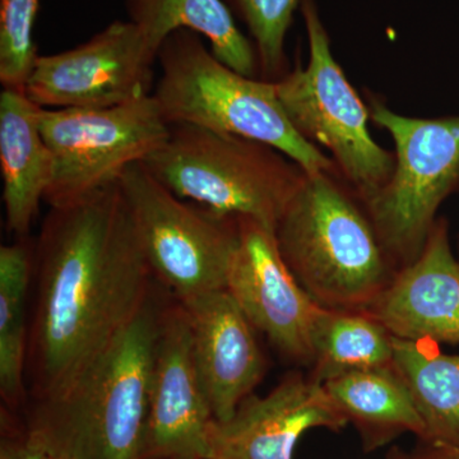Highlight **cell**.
<instances>
[{"label": "cell", "mask_w": 459, "mask_h": 459, "mask_svg": "<svg viewBox=\"0 0 459 459\" xmlns=\"http://www.w3.org/2000/svg\"><path fill=\"white\" fill-rule=\"evenodd\" d=\"M168 304L155 286L134 319L65 394L32 402L23 424L33 448L65 459L142 458Z\"/></svg>", "instance_id": "obj_2"}, {"label": "cell", "mask_w": 459, "mask_h": 459, "mask_svg": "<svg viewBox=\"0 0 459 459\" xmlns=\"http://www.w3.org/2000/svg\"><path fill=\"white\" fill-rule=\"evenodd\" d=\"M143 165L181 199L276 229L305 171L276 148L238 135L172 124Z\"/></svg>", "instance_id": "obj_5"}, {"label": "cell", "mask_w": 459, "mask_h": 459, "mask_svg": "<svg viewBox=\"0 0 459 459\" xmlns=\"http://www.w3.org/2000/svg\"><path fill=\"white\" fill-rule=\"evenodd\" d=\"M253 39L259 66L277 77L286 66L285 41L300 0H223Z\"/></svg>", "instance_id": "obj_23"}, {"label": "cell", "mask_w": 459, "mask_h": 459, "mask_svg": "<svg viewBox=\"0 0 459 459\" xmlns=\"http://www.w3.org/2000/svg\"><path fill=\"white\" fill-rule=\"evenodd\" d=\"M157 56L140 27L114 21L74 49L39 56L23 92L41 108L126 104L152 93Z\"/></svg>", "instance_id": "obj_10"}, {"label": "cell", "mask_w": 459, "mask_h": 459, "mask_svg": "<svg viewBox=\"0 0 459 459\" xmlns=\"http://www.w3.org/2000/svg\"><path fill=\"white\" fill-rule=\"evenodd\" d=\"M386 459H413L412 455H407V453L402 452L400 448H394L386 455Z\"/></svg>", "instance_id": "obj_26"}, {"label": "cell", "mask_w": 459, "mask_h": 459, "mask_svg": "<svg viewBox=\"0 0 459 459\" xmlns=\"http://www.w3.org/2000/svg\"><path fill=\"white\" fill-rule=\"evenodd\" d=\"M309 62L277 80L281 104L296 131L333 155L362 204L391 179L394 157L371 138L370 111L332 56L327 30L314 0H300Z\"/></svg>", "instance_id": "obj_6"}, {"label": "cell", "mask_w": 459, "mask_h": 459, "mask_svg": "<svg viewBox=\"0 0 459 459\" xmlns=\"http://www.w3.org/2000/svg\"><path fill=\"white\" fill-rule=\"evenodd\" d=\"M323 385L347 421L358 428L365 451H376L403 433L424 439V421L394 364L352 371Z\"/></svg>", "instance_id": "obj_17"}, {"label": "cell", "mask_w": 459, "mask_h": 459, "mask_svg": "<svg viewBox=\"0 0 459 459\" xmlns=\"http://www.w3.org/2000/svg\"><path fill=\"white\" fill-rule=\"evenodd\" d=\"M41 0H0V82L23 91L38 60L35 29Z\"/></svg>", "instance_id": "obj_22"}, {"label": "cell", "mask_w": 459, "mask_h": 459, "mask_svg": "<svg viewBox=\"0 0 459 459\" xmlns=\"http://www.w3.org/2000/svg\"><path fill=\"white\" fill-rule=\"evenodd\" d=\"M367 312L400 340L459 344V258L446 219L435 221L418 258Z\"/></svg>", "instance_id": "obj_14"}, {"label": "cell", "mask_w": 459, "mask_h": 459, "mask_svg": "<svg viewBox=\"0 0 459 459\" xmlns=\"http://www.w3.org/2000/svg\"><path fill=\"white\" fill-rule=\"evenodd\" d=\"M39 123L54 160L45 201L68 204L117 183L133 164L144 161L170 134L151 95L117 107L40 108Z\"/></svg>", "instance_id": "obj_9"}, {"label": "cell", "mask_w": 459, "mask_h": 459, "mask_svg": "<svg viewBox=\"0 0 459 459\" xmlns=\"http://www.w3.org/2000/svg\"><path fill=\"white\" fill-rule=\"evenodd\" d=\"M370 117L394 141L391 179L362 204L395 267L415 261L440 205L459 190V115L419 119L371 102Z\"/></svg>", "instance_id": "obj_7"}, {"label": "cell", "mask_w": 459, "mask_h": 459, "mask_svg": "<svg viewBox=\"0 0 459 459\" xmlns=\"http://www.w3.org/2000/svg\"><path fill=\"white\" fill-rule=\"evenodd\" d=\"M192 329L193 352L216 421H228L265 371L255 327L226 290L179 301Z\"/></svg>", "instance_id": "obj_15"}, {"label": "cell", "mask_w": 459, "mask_h": 459, "mask_svg": "<svg viewBox=\"0 0 459 459\" xmlns=\"http://www.w3.org/2000/svg\"><path fill=\"white\" fill-rule=\"evenodd\" d=\"M458 253H459V240H458ZM458 258H459V256H458Z\"/></svg>", "instance_id": "obj_29"}, {"label": "cell", "mask_w": 459, "mask_h": 459, "mask_svg": "<svg viewBox=\"0 0 459 459\" xmlns=\"http://www.w3.org/2000/svg\"><path fill=\"white\" fill-rule=\"evenodd\" d=\"M152 91L165 119L276 148L305 174H334L336 164L305 140L287 117L273 81L247 77L223 65L190 30L172 32L157 56Z\"/></svg>", "instance_id": "obj_4"}, {"label": "cell", "mask_w": 459, "mask_h": 459, "mask_svg": "<svg viewBox=\"0 0 459 459\" xmlns=\"http://www.w3.org/2000/svg\"><path fill=\"white\" fill-rule=\"evenodd\" d=\"M38 459H65L62 457H56V455H41Z\"/></svg>", "instance_id": "obj_27"}, {"label": "cell", "mask_w": 459, "mask_h": 459, "mask_svg": "<svg viewBox=\"0 0 459 459\" xmlns=\"http://www.w3.org/2000/svg\"><path fill=\"white\" fill-rule=\"evenodd\" d=\"M356 198L336 174H307L274 229L292 274L327 309H369L398 271Z\"/></svg>", "instance_id": "obj_3"}, {"label": "cell", "mask_w": 459, "mask_h": 459, "mask_svg": "<svg viewBox=\"0 0 459 459\" xmlns=\"http://www.w3.org/2000/svg\"><path fill=\"white\" fill-rule=\"evenodd\" d=\"M129 21L140 27L153 49L178 30H190L210 42L223 65L255 77L258 56L253 42L238 30L223 0H124Z\"/></svg>", "instance_id": "obj_18"}, {"label": "cell", "mask_w": 459, "mask_h": 459, "mask_svg": "<svg viewBox=\"0 0 459 459\" xmlns=\"http://www.w3.org/2000/svg\"><path fill=\"white\" fill-rule=\"evenodd\" d=\"M237 219L238 241L226 291L281 355L310 367L313 328L320 307L286 264L273 230L250 217Z\"/></svg>", "instance_id": "obj_11"}, {"label": "cell", "mask_w": 459, "mask_h": 459, "mask_svg": "<svg viewBox=\"0 0 459 459\" xmlns=\"http://www.w3.org/2000/svg\"><path fill=\"white\" fill-rule=\"evenodd\" d=\"M33 272L35 243L27 237L0 247V395L3 409L16 415L26 402V300Z\"/></svg>", "instance_id": "obj_21"}, {"label": "cell", "mask_w": 459, "mask_h": 459, "mask_svg": "<svg viewBox=\"0 0 459 459\" xmlns=\"http://www.w3.org/2000/svg\"><path fill=\"white\" fill-rule=\"evenodd\" d=\"M144 459H180V458H144Z\"/></svg>", "instance_id": "obj_28"}, {"label": "cell", "mask_w": 459, "mask_h": 459, "mask_svg": "<svg viewBox=\"0 0 459 459\" xmlns=\"http://www.w3.org/2000/svg\"><path fill=\"white\" fill-rule=\"evenodd\" d=\"M413 459H459V446H434V444L422 443Z\"/></svg>", "instance_id": "obj_25"}, {"label": "cell", "mask_w": 459, "mask_h": 459, "mask_svg": "<svg viewBox=\"0 0 459 459\" xmlns=\"http://www.w3.org/2000/svg\"><path fill=\"white\" fill-rule=\"evenodd\" d=\"M41 455L30 443L23 421L16 413L2 409L0 459H38Z\"/></svg>", "instance_id": "obj_24"}, {"label": "cell", "mask_w": 459, "mask_h": 459, "mask_svg": "<svg viewBox=\"0 0 459 459\" xmlns=\"http://www.w3.org/2000/svg\"><path fill=\"white\" fill-rule=\"evenodd\" d=\"M32 402L65 394L134 319L157 281L119 183L50 207L35 243Z\"/></svg>", "instance_id": "obj_1"}, {"label": "cell", "mask_w": 459, "mask_h": 459, "mask_svg": "<svg viewBox=\"0 0 459 459\" xmlns=\"http://www.w3.org/2000/svg\"><path fill=\"white\" fill-rule=\"evenodd\" d=\"M213 421L195 365L189 318L174 298L157 340L141 459H208Z\"/></svg>", "instance_id": "obj_12"}, {"label": "cell", "mask_w": 459, "mask_h": 459, "mask_svg": "<svg viewBox=\"0 0 459 459\" xmlns=\"http://www.w3.org/2000/svg\"><path fill=\"white\" fill-rule=\"evenodd\" d=\"M153 277L178 301L226 290L238 219L184 202L133 164L117 180Z\"/></svg>", "instance_id": "obj_8"}, {"label": "cell", "mask_w": 459, "mask_h": 459, "mask_svg": "<svg viewBox=\"0 0 459 459\" xmlns=\"http://www.w3.org/2000/svg\"><path fill=\"white\" fill-rule=\"evenodd\" d=\"M394 338L367 310L320 307L313 328L310 377L325 385L352 371L394 365Z\"/></svg>", "instance_id": "obj_20"}, {"label": "cell", "mask_w": 459, "mask_h": 459, "mask_svg": "<svg viewBox=\"0 0 459 459\" xmlns=\"http://www.w3.org/2000/svg\"><path fill=\"white\" fill-rule=\"evenodd\" d=\"M40 108L23 91L0 93V169L5 222L25 238L53 180L54 160L39 123Z\"/></svg>", "instance_id": "obj_16"}, {"label": "cell", "mask_w": 459, "mask_h": 459, "mask_svg": "<svg viewBox=\"0 0 459 459\" xmlns=\"http://www.w3.org/2000/svg\"><path fill=\"white\" fill-rule=\"evenodd\" d=\"M347 425L322 383L291 371L264 397L250 394L228 421L214 420L208 459H292L307 431Z\"/></svg>", "instance_id": "obj_13"}, {"label": "cell", "mask_w": 459, "mask_h": 459, "mask_svg": "<svg viewBox=\"0 0 459 459\" xmlns=\"http://www.w3.org/2000/svg\"><path fill=\"white\" fill-rule=\"evenodd\" d=\"M394 364L406 380L425 425L422 443L459 446V355L434 343L394 338Z\"/></svg>", "instance_id": "obj_19"}]
</instances>
